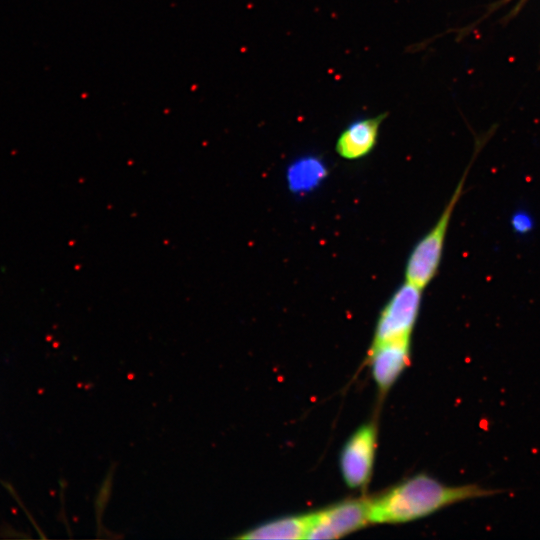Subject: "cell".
<instances>
[{"label":"cell","mask_w":540,"mask_h":540,"mask_svg":"<svg viewBox=\"0 0 540 540\" xmlns=\"http://www.w3.org/2000/svg\"><path fill=\"white\" fill-rule=\"evenodd\" d=\"M479 484L449 486L418 474L370 499V523H403L428 516L449 505L501 493Z\"/></svg>","instance_id":"6da1fadb"},{"label":"cell","mask_w":540,"mask_h":540,"mask_svg":"<svg viewBox=\"0 0 540 540\" xmlns=\"http://www.w3.org/2000/svg\"><path fill=\"white\" fill-rule=\"evenodd\" d=\"M471 166L472 161L465 169L441 215L433 227L417 242L407 259L405 281L421 289L428 286L438 272L451 217L462 196Z\"/></svg>","instance_id":"7a4b0ae2"},{"label":"cell","mask_w":540,"mask_h":540,"mask_svg":"<svg viewBox=\"0 0 540 540\" xmlns=\"http://www.w3.org/2000/svg\"><path fill=\"white\" fill-rule=\"evenodd\" d=\"M422 291L407 281L396 289L380 312L372 345L411 336L420 312Z\"/></svg>","instance_id":"3957f363"},{"label":"cell","mask_w":540,"mask_h":540,"mask_svg":"<svg viewBox=\"0 0 540 540\" xmlns=\"http://www.w3.org/2000/svg\"><path fill=\"white\" fill-rule=\"evenodd\" d=\"M370 523V499H349L312 513L305 539H336Z\"/></svg>","instance_id":"277c9868"},{"label":"cell","mask_w":540,"mask_h":540,"mask_svg":"<svg viewBox=\"0 0 540 540\" xmlns=\"http://www.w3.org/2000/svg\"><path fill=\"white\" fill-rule=\"evenodd\" d=\"M376 449V428L361 426L348 439L340 454V470L351 488H363L370 480Z\"/></svg>","instance_id":"5b68a950"},{"label":"cell","mask_w":540,"mask_h":540,"mask_svg":"<svg viewBox=\"0 0 540 540\" xmlns=\"http://www.w3.org/2000/svg\"><path fill=\"white\" fill-rule=\"evenodd\" d=\"M410 338L404 336L371 345L369 359L375 383L386 392L410 360Z\"/></svg>","instance_id":"8992f818"},{"label":"cell","mask_w":540,"mask_h":540,"mask_svg":"<svg viewBox=\"0 0 540 540\" xmlns=\"http://www.w3.org/2000/svg\"><path fill=\"white\" fill-rule=\"evenodd\" d=\"M387 113L361 117L351 121L336 140L337 154L346 160H358L372 152L377 144L379 130Z\"/></svg>","instance_id":"52a82bcc"},{"label":"cell","mask_w":540,"mask_h":540,"mask_svg":"<svg viewBox=\"0 0 540 540\" xmlns=\"http://www.w3.org/2000/svg\"><path fill=\"white\" fill-rule=\"evenodd\" d=\"M312 521V513L286 516L258 525L243 533L241 539H305Z\"/></svg>","instance_id":"ba28073f"},{"label":"cell","mask_w":540,"mask_h":540,"mask_svg":"<svg viewBox=\"0 0 540 540\" xmlns=\"http://www.w3.org/2000/svg\"><path fill=\"white\" fill-rule=\"evenodd\" d=\"M324 162L313 155L298 158L287 170V183L294 193L309 192L326 176Z\"/></svg>","instance_id":"9c48e42d"},{"label":"cell","mask_w":540,"mask_h":540,"mask_svg":"<svg viewBox=\"0 0 540 540\" xmlns=\"http://www.w3.org/2000/svg\"><path fill=\"white\" fill-rule=\"evenodd\" d=\"M513 231L518 235L529 234L534 228L532 215L525 210H517L510 220Z\"/></svg>","instance_id":"30bf717a"}]
</instances>
